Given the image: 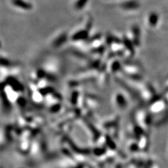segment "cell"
I'll use <instances>...</instances> for the list:
<instances>
[{
    "mask_svg": "<svg viewBox=\"0 0 168 168\" xmlns=\"http://www.w3.org/2000/svg\"><path fill=\"white\" fill-rule=\"evenodd\" d=\"M67 36L66 34H63L60 35L59 37L56 40L54 41V43H53V45H54L55 47H59L61 46L63 43H65V41H67Z\"/></svg>",
    "mask_w": 168,
    "mask_h": 168,
    "instance_id": "6",
    "label": "cell"
},
{
    "mask_svg": "<svg viewBox=\"0 0 168 168\" xmlns=\"http://www.w3.org/2000/svg\"><path fill=\"white\" fill-rule=\"evenodd\" d=\"M124 43V46H125V48L128 50V51L130 52L131 55H134L135 53V49H134V46L133 43H132V41L129 39L128 38L124 37L123 40Z\"/></svg>",
    "mask_w": 168,
    "mask_h": 168,
    "instance_id": "4",
    "label": "cell"
},
{
    "mask_svg": "<svg viewBox=\"0 0 168 168\" xmlns=\"http://www.w3.org/2000/svg\"><path fill=\"white\" fill-rule=\"evenodd\" d=\"M101 36H102V35L100 34H97L94 35V36H92V37H90L89 39L88 40V43H90V42H92L94 41H95V40H97L99 39Z\"/></svg>",
    "mask_w": 168,
    "mask_h": 168,
    "instance_id": "10",
    "label": "cell"
},
{
    "mask_svg": "<svg viewBox=\"0 0 168 168\" xmlns=\"http://www.w3.org/2000/svg\"><path fill=\"white\" fill-rule=\"evenodd\" d=\"M158 15L155 12L151 13L150 15H149V25L151 26L154 27L157 25L158 22Z\"/></svg>",
    "mask_w": 168,
    "mask_h": 168,
    "instance_id": "5",
    "label": "cell"
},
{
    "mask_svg": "<svg viewBox=\"0 0 168 168\" xmlns=\"http://www.w3.org/2000/svg\"><path fill=\"white\" fill-rule=\"evenodd\" d=\"M13 4L16 5V6L18 7L24 8V9H30L31 8V5L28 4L24 1H22V0H13Z\"/></svg>",
    "mask_w": 168,
    "mask_h": 168,
    "instance_id": "7",
    "label": "cell"
},
{
    "mask_svg": "<svg viewBox=\"0 0 168 168\" xmlns=\"http://www.w3.org/2000/svg\"><path fill=\"white\" fill-rule=\"evenodd\" d=\"M88 37V31L86 30H80V31L76 32L73 36H72V40L73 41H81V40H85Z\"/></svg>",
    "mask_w": 168,
    "mask_h": 168,
    "instance_id": "2",
    "label": "cell"
},
{
    "mask_svg": "<svg viewBox=\"0 0 168 168\" xmlns=\"http://www.w3.org/2000/svg\"><path fill=\"white\" fill-rule=\"evenodd\" d=\"M120 6L125 10H134L138 8L140 5L137 1H127L122 3Z\"/></svg>",
    "mask_w": 168,
    "mask_h": 168,
    "instance_id": "3",
    "label": "cell"
},
{
    "mask_svg": "<svg viewBox=\"0 0 168 168\" xmlns=\"http://www.w3.org/2000/svg\"><path fill=\"white\" fill-rule=\"evenodd\" d=\"M105 50V46H100L97 48H95V49H92V52L93 53H102Z\"/></svg>",
    "mask_w": 168,
    "mask_h": 168,
    "instance_id": "9",
    "label": "cell"
},
{
    "mask_svg": "<svg viewBox=\"0 0 168 168\" xmlns=\"http://www.w3.org/2000/svg\"><path fill=\"white\" fill-rule=\"evenodd\" d=\"M132 36H133L134 44L136 46H139L141 43V30L138 25H133L132 28Z\"/></svg>",
    "mask_w": 168,
    "mask_h": 168,
    "instance_id": "1",
    "label": "cell"
},
{
    "mask_svg": "<svg viewBox=\"0 0 168 168\" xmlns=\"http://www.w3.org/2000/svg\"><path fill=\"white\" fill-rule=\"evenodd\" d=\"M88 0H78L75 4V8L77 10H81L85 7V6L88 3Z\"/></svg>",
    "mask_w": 168,
    "mask_h": 168,
    "instance_id": "8",
    "label": "cell"
},
{
    "mask_svg": "<svg viewBox=\"0 0 168 168\" xmlns=\"http://www.w3.org/2000/svg\"><path fill=\"white\" fill-rule=\"evenodd\" d=\"M113 69H116V70H118L119 67H120V63H118V61H115L112 65Z\"/></svg>",
    "mask_w": 168,
    "mask_h": 168,
    "instance_id": "11",
    "label": "cell"
}]
</instances>
